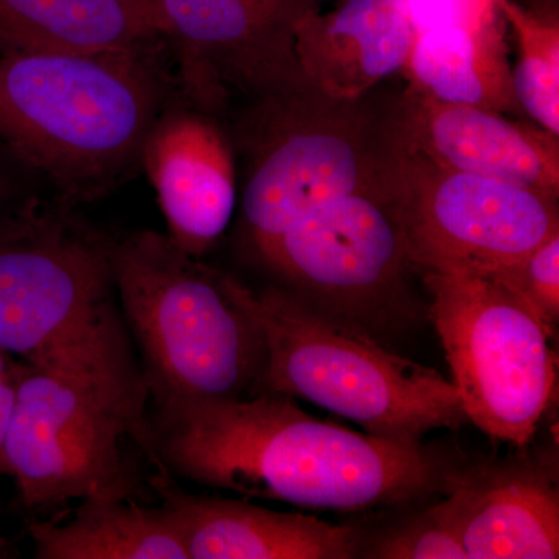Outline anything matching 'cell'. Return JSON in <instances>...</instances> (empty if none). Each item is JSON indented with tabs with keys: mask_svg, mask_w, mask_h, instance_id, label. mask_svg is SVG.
I'll return each mask as SVG.
<instances>
[{
	"mask_svg": "<svg viewBox=\"0 0 559 559\" xmlns=\"http://www.w3.org/2000/svg\"><path fill=\"white\" fill-rule=\"evenodd\" d=\"M157 455L168 474L311 510L399 506L443 488L440 460L320 421L282 393L157 404Z\"/></svg>",
	"mask_w": 559,
	"mask_h": 559,
	"instance_id": "cell-1",
	"label": "cell"
},
{
	"mask_svg": "<svg viewBox=\"0 0 559 559\" xmlns=\"http://www.w3.org/2000/svg\"><path fill=\"white\" fill-rule=\"evenodd\" d=\"M165 40L97 53L0 55V142L79 209L140 173V153L175 92Z\"/></svg>",
	"mask_w": 559,
	"mask_h": 559,
	"instance_id": "cell-2",
	"label": "cell"
},
{
	"mask_svg": "<svg viewBox=\"0 0 559 559\" xmlns=\"http://www.w3.org/2000/svg\"><path fill=\"white\" fill-rule=\"evenodd\" d=\"M76 210L36 193L0 219V352L150 399L114 288V237Z\"/></svg>",
	"mask_w": 559,
	"mask_h": 559,
	"instance_id": "cell-3",
	"label": "cell"
},
{
	"mask_svg": "<svg viewBox=\"0 0 559 559\" xmlns=\"http://www.w3.org/2000/svg\"><path fill=\"white\" fill-rule=\"evenodd\" d=\"M110 270L156 404L259 393L266 342L245 283L154 230L114 237Z\"/></svg>",
	"mask_w": 559,
	"mask_h": 559,
	"instance_id": "cell-4",
	"label": "cell"
},
{
	"mask_svg": "<svg viewBox=\"0 0 559 559\" xmlns=\"http://www.w3.org/2000/svg\"><path fill=\"white\" fill-rule=\"evenodd\" d=\"M226 121L250 249L388 178L385 110L367 97H331L304 80L235 106Z\"/></svg>",
	"mask_w": 559,
	"mask_h": 559,
	"instance_id": "cell-5",
	"label": "cell"
},
{
	"mask_svg": "<svg viewBox=\"0 0 559 559\" xmlns=\"http://www.w3.org/2000/svg\"><path fill=\"white\" fill-rule=\"evenodd\" d=\"M246 294L266 342L259 393L310 401L370 436L407 447L468 421L452 381L381 347L356 323L282 285L246 286Z\"/></svg>",
	"mask_w": 559,
	"mask_h": 559,
	"instance_id": "cell-6",
	"label": "cell"
},
{
	"mask_svg": "<svg viewBox=\"0 0 559 559\" xmlns=\"http://www.w3.org/2000/svg\"><path fill=\"white\" fill-rule=\"evenodd\" d=\"M148 400L66 373L24 364L5 440L9 476L27 509L70 500L131 499L134 471L124 455L131 439L170 479L157 455Z\"/></svg>",
	"mask_w": 559,
	"mask_h": 559,
	"instance_id": "cell-7",
	"label": "cell"
},
{
	"mask_svg": "<svg viewBox=\"0 0 559 559\" xmlns=\"http://www.w3.org/2000/svg\"><path fill=\"white\" fill-rule=\"evenodd\" d=\"M423 280L468 421L491 439L527 447L554 396V337L489 275L423 271Z\"/></svg>",
	"mask_w": 559,
	"mask_h": 559,
	"instance_id": "cell-8",
	"label": "cell"
},
{
	"mask_svg": "<svg viewBox=\"0 0 559 559\" xmlns=\"http://www.w3.org/2000/svg\"><path fill=\"white\" fill-rule=\"evenodd\" d=\"M389 140V187L417 270L489 274L559 230L558 198L439 167L390 130Z\"/></svg>",
	"mask_w": 559,
	"mask_h": 559,
	"instance_id": "cell-9",
	"label": "cell"
},
{
	"mask_svg": "<svg viewBox=\"0 0 559 559\" xmlns=\"http://www.w3.org/2000/svg\"><path fill=\"white\" fill-rule=\"evenodd\" d=\"M325 0H154L178 90L226 119L235 106L304 81L297 27Z\"/></svg>",
	"mask_w": 559,
	"mask_h": 559,
	"instance_id": "cell-10",
	"label": "cell"
},
{
	"mask_svg": "<svg viewBox=\"0 0 559 559\" xmlns=\"http://www.w3.org/2000/svg\"><path fill=\"white\" fill-rule=\"evenodd\" d=\"M252 252L282 286L353 323L400 297L414 267L388 178L320 210Z\"/></svg>",
	"mask_w": 559,
	"mask_h": 559,
	"instance_id": "cell-11",
	"label": "cell"
},
{
	"mask_svg": "<svg viewBox=\"0 0 559 559\" xmlns=\"http://www.w3.org/2000/svg\"><path fill=\"white\" fill-rule=\"evenodd\" d=\"M140 171L156 191L165 234L197 259L215 248L234 218L240 187L226 119L176 86L143 140Z\"/></svg>",
	"mask_w": 559,
	"mask_h": 559,
	"instance_id": "cell-12",
	"label": "cell"
},
{
	"mask_svg": "<svg viewBox=\"0 0 559 559\" xmlns=\"http://www.w3.org/2000/svg\"><path fill=\"white\" fill-rule=\"evenodd\" d=\"M396 143L448 170L559 197V138L506 114L407 90L385 110Z\"/></svg>",
	"mask_w": 559,
	"mask_h": 559,
	"instance_id": "cell-13",
	"label": "cell"
},
{
	"mask_svg": "<svg viewBox=\"0 0 559 559\" xmlns=\"http://www.w3.org/2000/svg\"><path fill=\"white\" fill-rule=\"evenodd\" d=\"M532 462L477 465L448 474L447 499L432 507L468 559L559 558V492Z\"/></svg>",
	"mask_w": 559,
	"mask_h": 559,
	"instance_id": "cell-14",
	"label": "cell"
},
{
	"mask_svg": "<svg viewBox=\"0 0 559 559\" xmlns=\"http://www.w3.org/2000/svg\"><path fill=\"white\" fill-rule=\"evenodd\" d=\"M164 506L180 528L189 559H349L358 530L245 500L194 496L159 479Z\"/></svg>",
	"mask_w": 559,
	"mask_h": 559,
	"instance_id": "cell-15",
	"label": "cell"
},
{
	"mask_svg": "<svg viewBox=\"0 0 559 559\" xmlns=\"http://www.w3.org/2000/svg\"><path fill=\"white\" fill-rule=\"evenodd\" d=\"M415 31L406 0H340L312 11L297 27L304 80L344 100L366 98L406 66Z\"/></svg>",
	"mask_w": 559,
	"mask_h": 559,
	"instance_id": "cell-16",
	"label": "cell"
},
{
	"mask_svg": "<svg viewBox=\"0 0 559 559\" xmlns=\"http://www.w3.org/2000/svg\"><path fill=\"white\" fill-rule=\"evenodd\" d=\"M498 16L417 32L404 73L412 90L450 105L514 112L511 66Z\"/></svg>",
	"mask_w": 559,
	"mask_h": 559,
	"instance_id": "cell-17",
	"label": "cell"
},
{
	"mask_svg": "<svg viewBox=\"0 0 559 559\" xmlns=\"http://www.w3.org/2000/svg\"><path fill=\"white\" fill-rule=\"evenodd\" d=\"M162 39L156 17L131 0H0V55L97 53Z\"/></svg>",
	"mask_w": 559,
	"mask_h": 559,
	"instance_id": "cell-18",
	"label": "cell"
},
{
	"mask_svg": "<svg viewBox=\"0 0 559 559\" xmlns=\"http://www.w3.org/2000/svg\"><path fill=\"white\" fill-rule=\"evenodd\" d=\"M38 559H189L175 516L131 499H86L68 520L28 525Z\"/></svg>",
	"mask_w": 559,
	"mask_h": 559,
	"instance_id": "cell-19",
	"label": "cell"
},
{
	"mask_svg": "<svg viewBox=\"0 0 559 559\" xmlns=\"http://www.w3.org/2000/svg\"><path fill=\"white\" fill-rule=\"evenodd\" d=\"M518 43L511 86L522 112L559 138V16L557 3L525 7L496 0Z\"/></svg>",
	"mask_w": 559,
	"mask_h": 559,
	"instance_id": "cell-20",
	"label": "cell"
},
{
	"mask_svg": "<svg viewBox=\"0 0 559 559\" xmlns=\"http://www.w3.org/2000/svg\"><path fill=\"white\" fill-rule=\"evenodd\" d=\"M485 275L513 293L555 336L559 320V230L521 259Z\"/></svg>",
	"mask_w": 559,
	"mask_h": 559,
	"instance_id": "cell-21",
	"label": "cell"
},
{
	"mask_svg": "<svg viewBox=\"0 0 559 559\" xmlns=\"http://www.w3.org/2000/svg\"><path fill=\"white\" fill-rule=\"evenodd\" d=\"M360 557L380 559H468L454 530L430 509L381 536Z\"/></svg>",
	"mask_w": 559,
	"mask_h": 559,
	"instance_id": "cell-22",
	"label": "cell"
},
{
	"mask_svg": "<svg viewBox=\"0 0 559 559\" xmlns=\"http://www.w3.org/2000/svg\"><path fill=\"white\" fill-rule=\"evenodd\" d=\"M40 187L38 176L0 142V219L40 193Z\"/></svg>",
	"mask_w": 559,
	"mask_h": 559,
	"instance_id": "cell-23",
	"label": "cell"
},
{
	"mask_svg": "<svg viewBox=\"0 0 559 559\" xmlns=\"http://www.w3.org/2000/svg\"><path fill=\"white\" fill-rule=\"evenodd\" d=\"M24 362L0 352V476H9L5 457V440L13 417L17 381Z\"/></svg>",
	"mask_w": 559,
	"mask_h": 559,
	"instance_id": "cell-24",
	"label": "cell"
},
{
	"mask_svg": "<svg viewBox=\"0 0 559 559\" xmlns=\"http://www.w3.org/2000/svg\"><path fill=\"white\" fill-rule=\"evenodd\" d=\"M131 2L138 3V5L142 7V9L148 10L150 13L156 17V14H154V0H131Z\"/></svg>",
	"mask_w": 559,
	"mask_h": 559,
	"instance_id": "cell-25",
	"label": "cell"
}]
</instances>
